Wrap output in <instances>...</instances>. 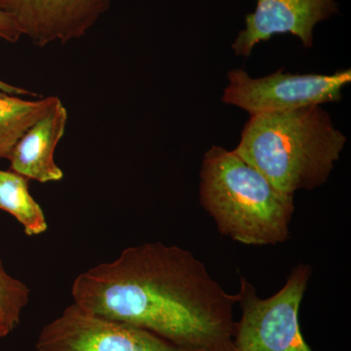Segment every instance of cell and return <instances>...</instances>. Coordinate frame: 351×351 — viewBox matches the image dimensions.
<instances>
[{
	"instance_id": "6da1fadb",
	"label": "cell",
	"mask_w": 351,
	"mask_h": 351,
	"mask_svg": "<svg viewBox=\"0 0 351 351\" xmlns=\"http://www.w3.org/2000/svg\"><path fill=\"white\" fill-rule=\"evenodd\" d=\"M73 304L193 351H234L237 295L191 252L162 242L129 247L76 277Z\"/></svg>"
},
{
	"instance_id": "7a4b0ae2",
	"label": "cell",
	"mask_w": 351,
	"mask_h": 351,
	"mask_svg": "<svg viewBox=\"0 0 351 351\" xmlns=\"http://www.w3.org/2000/svg\"><path fill=\"white\" fill-rule=\"evenodd\" d=\"M346 143L320 106L250 117L233 149L277 189L294 195L329 179Z\"/></svg>"
},
{
	"instance_id": "3957f363",
	"label": "cell",
	"mask_w": 351,
	"mask_h": 351,
	"mask_svg": "<svg viewBox=\"0 0 351 351\" xmlns=\"http://www.w3.org/2000/svg\"><path fill=\"white\" fill-rule=\"evenodd\" d=\"M199 176L201 205L221 234L250 246L287 241L294 195L277 189L234 151L216 145L205 154Z\"/></svg>"
},
{
	"instance_id": "277c9868",
	"label": "cell",
	"mask_w": 351,
	"mask_h": 351,
	"mask_svg": "<svg viewBox=\"0 0 351 351\" xmlns=\"http://www.w3.org/2000/svg\"><path fill=\"white\" fill-rule=\"evenodd\" d=\"M311 274V265H295L285 285L267 299H261L255 286L240 277L237 295L242 316L235 326L234 351H313L299 322Z\"/></svg>"
},
{
	"instance_id": "5b68a950",
	"label": "cell",
	"mask_w": 351,
	"mask_h": 351,
	"mask_svg": "<svg viewBox=\"0 0 351 351\" xmlns=\"http://www.w3.org/2000/svg\"><path fill=\"white\" fill-rule=\"evenodd\" d=\"M228 80L223 103L243 108L253 117L339 101L343 88L351 82V71L294 75L279 69L265 77L253 78L237 69L228 71Z\"/></svg>"
},
{
	"instance_id": "8992f818",
	"label": "cell",
	"mask_w": 351,
	"mask_h": 351,
	"mask_svg": "<svg viewBox=\"0 0 351 351\" xmlns=\"http://www.w3.org/2000/svg\"><path fill=\"white\" fill-rule=\"evenodd\" d=\"M36 351H193L138 327L105 319L71 304L39 332Z\"/></svg>"
},
{
	"instance_id": "52a82bcc",
	"label": "cell",
	"mask_w": 351,
	"mask_h": 351,
	"mask_svg": "<svg viewBox=\"0 0 351 351\" xmlns=\"http://www.w3.org/2000/svg\"><path fill=\"white\" fill-rule=\"evenodd\" d=\"M112 0H0V11L12 19L34 45L66 44L86 36L107 13Z\"/></svg>"
},
{
	"instance_id": "ba28073f",
	"label": "cell",
	"mask_w": 351,
	"mask_h": 351,
	"mask_svg": "<svg viewBox=\"0 0 351 351\" xmlns=\"http://www.w3.org/2000/svg\"><path fill=\"white\" fill-rule=\"evenodd\" d=\"M338 13L335 0H258L256 10L245 17V29L232 49L237 56L249 57L258 43L286 34L297 36L304 47H313L314 27Z\"/></svg>"
},
{
	"instance_id": "9c48e42d",
	"label": "cell",
	"mask_w": 351,
	"mask_h": 351,
	"mask_svg": "<svg viewBox=\"0 0 351 351\" xmlns=\"http://www.w3.org/2000/svg\"><path fill=\"white\" fill-rule=\"evenodd\" d=\"M68 110L57 97L49 110L29 129L9 156L10 170L27 180L59 182L64 172L54 159L57 145L66 133Z\"/></svg>"
},
{
	"instance_id": "30bf717a",
	"label": "cell",
	"mask_w": 351,
	"mask_h": 351,
	"mask_svg": "<svg viewBox=\"0 0 351 351\" xmlns=\"http://www.w3.org/2000/svg\"><path fill=\"white\" fill-rule=\"evenodd\" d=\"M57 96L24 100L0 91V159H7L25 132L45 114Z\"/></svg>"
},
{
	"instance_id": "8fae6325",
	"label": "cell",
	"mask_w": 351,
	"mask_h": 351,
	"mask_svg": "<svg viewBox=\"0 0 351 351\" xmlns=\"http://www.w3.org/2000/svg\"><path fill=\"white\" fill-rule=\"evenodd\" d=\"M29 182L12 170H0V210L12 215L29 237L43 234L47 221L43 208L29 193Z\"/></svg>"
},
{
	"instance_id": "7c38bea8",
	"label": "cell",
	"mask_w": 351,
	"mask_h": 351,
	"mask_svg": "<svg viewBox=\"0 0 351 351\" xmlns=\"http://www.w3.org/2000/svg\"><path fill=\"white\" fill-rule=\"evenodd\" d=\"M29 301V290L19 279L11 276L0 260V318L13 331Z\"/></svg>"
},
{
	"instance_id": "4fadbf2b",
	"label": "cell",
	"mask_w": 351,
	"mask_h": 351,
	"mask_svg": "<svg viewBox=\"0 0 351 351\" xmlns=\"http://www.w3.org/2000/svg\"><path fill=\"white\" fill-rule=\"evenodd\" d=\"M22 38L17 25L9 16L0 11V39L7 43H15Z\"/></svg>"
},
{
	"instance_id": "5bb4252c",
	"label": "cell",
	"mask_w": 351,
	"mask_h": 351,
	"mask_svg": "<svg viewBox=\"0 0 351 351\" xmlns=\"http://www.w3.org/2000/svg\"><path fill=\"white\" fill-rule=\"evenodd\" d=\"M0 91L6 92L8 94L17 95V96H38V94L32 93L31 91H27L24 88L17 87L15 85L9 84L3 80H0Z\"/></svg>"
},
{
	"instance_id": "9a60e30c",
	"label": "cell",
	"mask_w": 351,
	"mask_h": 351,
	"mask_svg": "<svg viewBox=\"0 0 351 351\" xmlns=\"http://www.w3.org/2000/svg\"><path fill=\"white\" fill-rule=\"evenodd\" d=\"M11 332L10 328L0 318V339L5 338L7 335Z\"/></svg>"
}]
</instances>
